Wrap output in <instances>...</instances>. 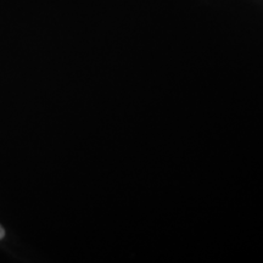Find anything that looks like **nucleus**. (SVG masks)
Listing matches in <instances>:
<instances>
[{
  "mask_svg": "<svg viewBox=\"0 0 263 263\" xmlns=\"http://www.w3.org/2000/svg\"><path fill=\"white\" fill-rule=\"evenodd\" d=\"M5 235H6V232H5L4 227H3L2 224H0V240L4 239V238H5Z\"/></svg>",
  "mask_w": 263,
  "mask_h": 263,
  "instance_id": "f257e3e1",
  "label": "nucleus"
}]
</instances>
